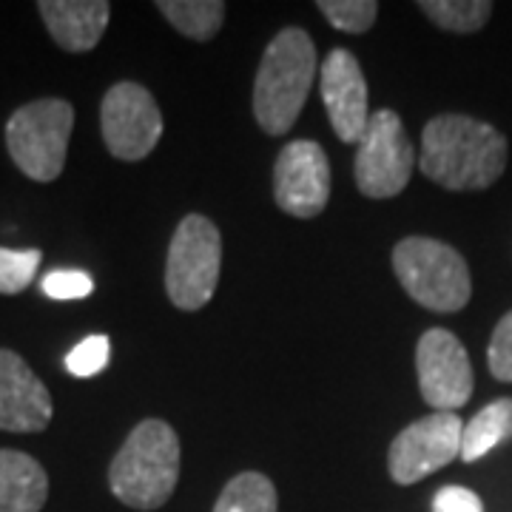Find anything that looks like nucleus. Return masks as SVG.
Masks as SVG:
<instances>
[{
    "label": "nucleus",
    "instance_id": "423d86ee",
    "mask_svg": "<svg viewBox=\"0 0 512 512\" xmlns=\"http://www.w3.org/2000/svg\"><path fill=\"white\" fill-rule=\"evenodd\" d=\"M222 237L220 228L202 214H188L168 245L165 259V291L174 308L200 311L220 285Z\"/></svg>",
    "mask_w": 512,
    "mask_h": 512
},
{
    "label": "nucleus",
    "instance_id": "9b49d317",
    "mask_svg": "<svg viewBox=\"0 0 512 512\" xmlns=\"http://www.w3.org/2000/svg\"><path fill=\"white\" fill-rule=\"evenodd\" d=\"M276 205L296 220L319 217L330 200V163L313 140H293L279 151L274 165Z\"/></svg>",
    "mask_w": 512,
    "mask_h": 512
},
{
    "label": "nucleus",
    "instance_id": "ddd939ff",
    "mask_svg": "<svg viewBox=\"0 0 512 512\" xmlns=\"http://www.w3.org/2000/svg\"><path fill=\"white\" fill-rule=\"evenodd\" d=\"M52 396L15 350L0 348V430L43 433L52 421Z\"/></svg>",
    "mask_w": 512,
    "mask_h": 512
},
{
    "label": "nucleus",
    "instance_id": "f3484780",
    "mask_svg": "<svg viewBox=\"0 0 512 512\" xmlns=\"http://www.w3.org/2000/svg\"><path fill=\"white\" fill-rule=\"evenodd\" d=\"M157 9L191 40H214L225 23V3L220 0H160Z\"/></svg>",
    "mask_w": 512,
    "mask_h": 512
},
{
    "label": "nucleus",
    "instance_id": "20e7f679",
    "mask_svg": "<svg viewBox=\"0 0 512 512\" xmlns=\"http://www.w3.org/2000/svg\"><path fill=\"white\" fill-rule=\"evenodd\" d=\"M393 271L421 308L458 313L473 296V279L456 248L430 237H407L393 248Z\"/></svg>",
    "mask_w": 512,
    "mask_h": 512
},
{
    "label": "nucleus",
    "instance_id": "a211bd4d",
    "mask_svg": "<svg viewBox=\"0 0 512 512\" xmlns=\"http://www.w3.org/2000/svg\"><path fill=\"white\" fill-rule=\"evenodd\" d=\"M279 501H276L274 481L262 473H239L234 476L214 504V512H276Z\"/></svg>",
    "mask_w": 512,
    "mask_h": 512
},
{
    "label": "nucleus",
    "instance_id": "4468645a",
    "mask_svg": "<svg viewBox=\"0 0 512 512\" xmlns=\"http://www.w3.org/2000/svg\"><path fill=\"white\" fill-rule=\"evenodd\" d=\"M37 12L49 35L66 52H92L111 18L106 0H40Z\"/></svg>",
    "mask_w": 512,
    "mask_h": 512
},
{
    "label": "nucleus",
    "instance_id": "f03ea898",
    "mask_svg": "<svg viewBox=\"0 0 512 512\" xmlns=\"http://www.w3.org/2000/svg\"><path fill=\"white\" fill-rule=\"evenodd\" d=\"M180 439L163 419L140 421L109 467V487L131 510H157L180 481Z\"/></svg>",
    "mask_w": 512,
    "mask_h": 512
},
{
    "label": "nucleus",
    "instance_id": "39448f33",
    "mask_svg": "<svg viewBox=\"0 0 512 512\" xmlns=\"http://www.w3.org/2000/svg\"><path fill=\"white\" fill-rule=\"evenodd\" d=\"M72 128L74 109L69 100L43 97L20 106L6 123V148L12 163L35 183H52L66 165Z\"/></svg>",
    "mask_w": 512,
    "mask_h": 512
},
{
    "label": "nucleus",
    "instance_id": "412c9836",
    "mask_svg": "<svg viewBox=\"0 0 512 512\" xmlns=\"http://www.w3.org/2000/svg\"><path fill=\"white\" fill-rule=\"evenodd\" d=\"M40 259L43 254L37 248H29V251L0 248V293L15 296L26 291L35 282Z\"/></svg>",
    "mask_w": 512,
    "mask_h": 512
},
{
    "label": "nucleus",
    "instance_id": "1a4fd4ad",
    "mask_svg": "<svg viewBox=\"0 0 512 512\" xmlns=\"http://www.w3.org/2000/svg\"><path fill=\"white\" fill-rule=\"evenodd\" d=\"M464 421L456 413H430L407 424L387 450L390 478L402 487L419 484L421 478L439 473L461 456Z\"/></svg>",
    "mask_w": 512,
    "mask_h": 512
},
{
    "label": "nucleus",
    "instance_id": "dca6fc26",
    "mask_svg": "<svg viewBox=\"0 0 512 512\" xmlns=\"http://www.w3.org/2000/svg\"><path fill=\"white\" fill-rule=\"evenodd\" d=\"M507 439H512V399H498L478 410L470 421H464L458 458L473 464Z\"/></svg>",
    "mask_w": 512,
    "mask_h": 512
},
{
    "label": "nucleus",
    "instance_id": "5701e85b",
    "mask_svg": "<svg viewBox=\"0 0 512 512\" xmlns=\"http://www.w3.org/2000/svg\"><path fill=\"white\" fill-rule=\"evenodd\" d=\"M487 365L490 373L501 382H512V311L501 316L495 325L490 350H487Z\"/></svg>",
    "mask_w": 512,
    "mask_h": 512
},
{
    "label": "nucleus",
    "instance_id": "b1692460",
    "mask_svg": "<svg viewBox=\"0 0 512 512\" xmlns=\"http://www.w3.org/2000/svg\"><path fill=\"white\" fill-rule=\"evenodd\" d=\"M40 288L49 299L69 302V299H86L94 291V282L92 276L83 274V271H52V274L43 276Z\"/></svg>",
    "mask_w": 512,
    "mask_h": 512
},
{
    "label": "nucleus",
    "instance_id": "9d476101",
    "mask_svg": "<svg viewBox=\"0 0 512 512\" xmlns=\"http://www.w3.org/2000/svg\"><path fill=\"white\" fill-rule=\"evenodd\" d=\"M416 373H419L421 399L436 413H456L473 396V365L450 330L430 328L416 348Z\"/></svg>",
    "mask_w": 512,
    "mask_h": 512
},
{
    "label": "nucleus",
    "instance_id": "f257e3e1",
    "mask_svg": "<svg viewBox=\"0 0 512 512\" xmlns=\"http://www.w3.org/2000/svg\"><path fill=\"white\" fill-rule=\"evenodd\" d=\"M419 168L447 191H481L507 168V137L467 114H439L421 131Z\"/></svg>",
    "mask_w": 512,
    "mask_h": 512
},
{
    "label": "nucleus",
    "instance_id": "6e6552de",
    "mask_svg": "<svg viewBox=\"0 0 512 512\" xmlns=\"http://www.w3.org/2000/svg\"><path fill=\"white\" fill-rule=\"evenodd\" d=\"M100 128H103V140L111 157L137 163L160 143L163 114L146 86L126 80V83L111 86L103 97Z\"/></svg>",
    "mask_w": 512,
    "mask_h": 512
},
{
    "label": "nucleus",
    "instance_id": "2eb2a0df",
    "mask_svg": "<svg viewBox=\"0 0 512 512\" xmlns=\"http://www.w3.org/2000/svg\"><path fill=\"white\" fill-rule=\"evenodd\" d=\"M49 476L40 461L20 450H0V512H40Z\"/></svg>",
    "mask_w": 512,
    "mask_h": 512
},
{
    "label": "nucleus",
    "instance_id": "4be33fe9",
    "mask_svg": "<svg viewBox=\"0 0 512 512\" xmlns=\"http://www.w3.org/2000/svg\"><path fill=\"white\" fill-rule=\"evenodd\" d=\"M109 356H111V342L109 336H89V339H83L77 348L66 356V370L77 376V379H92L97 376L103 367L109 365Z\"/></svg>",
    "mask_w": 512,
    "mask_h": 512
},
{
    "label": "nucleus",
    "instance_id": "6ab92c4d",
    "mask_svg": "<svg viewBox=\"0 0 512 512\" xmlns=\"http://www.w3.org/2000/svg\"><path fill=\"white\" fill-rule=\"evenodd\" d=\"M419 9L439 29L453 32V35L478 32L493 15L490 0H421Z\"/></svg>",
    "mask_w": 512,
    "mask_h": 512
},
{
    "label": "nucleus",
    "instance_id": "f8f14e48",
    "mask_svg": "<svg viewBox=\"0 0 512 512\" xmlns=\"http://www.w3.org/2000/svg\"><path fill=\"white\" fill-rule=\"evenodd\" d=\"M319 89L328 109L333 134L342 143L359 146L365 134L370 111H367V80L359 60L348 49H333L319 72Z\"/></svg>",
    "mask_w": 512,
    "mask_h": 512
},
{
    "label": "nucleus",
    "instance_id": "7ed1b4c3",
    "mask_svg": "<svg viewBox=\"0 0 512 512\" xmlns=\"http://www.w3.org/2000/svg\"><path fill=\"white\" fill-rule=\"evenodd\" d=\"M316 77V46L305 29H282L268 43L254 80V117L265 134L282 137L299 120Z\"/></svg>",
    "mask_w": 512,
    "mask_h": 512
},
{
    "label": "nucleus",
    "instance_id": "aec40b11",
    "mask_svg": "<svg viewBox=\"0 0 512 512\" xmlns=\"http://www.w3.org/2000/svg\"><path fill=\"white\" fill-rule=\"evenodd\" d=\"M316 6L333 29L348 35H365L379 18L376 0H319Z\"/></svg>",
    "mask_w": 512,
    "mask_h": 512
},
{
    "label": "nucleus",
    "instance_id": "0eeeda50",
    "mask_svg": "<svg viewBox=\"0 0 512 512\" xmlns=\"http://www.w3.org/2000/svg\"><path fill=\"white\" fill-rule=\"evenodd\" d=\"M413 168H416V148L407 140L402 117L390 109L373 111L353 163V177L359 191L370 200L399 197L413 177Z\"/></svg>",
    "mask_w": 512,
    "mask_h": 512
},
{
    "label": "nucleus",
    "instance_id": "393cba45",
    "mask_svg": "<svg viewBox=\"0 0 512 512\" xmlns=\"http://www.w3.org/2000/svg\"><path fill=\"white\" fill-rule=\"evenodd\" d=\"M433 512H484V504L467 487H441L433 498Z\"/></svg>",
    "mask_w": 512,
    "mask_h": 512
}]
</instances>
